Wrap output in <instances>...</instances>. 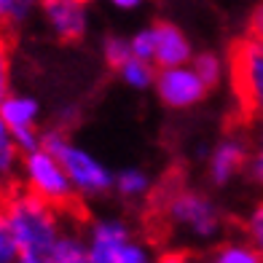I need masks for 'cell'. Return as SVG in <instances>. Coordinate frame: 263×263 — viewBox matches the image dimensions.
I'll return each mask as SVG.
<instances>
[{
  "instance_id": "obj_1",
  "label": "cell",
  "mask_w": 263,
  "mask_h": 263,
  "mask_svg": "<svg viewBox=\"0 0 263 263\" xmlns=\"http://www.w3.org/2000/svg\"><path fill=\"white\" fill-rule=\"evenodd\" d=\"M57 210L59 207L43 201L30 191H16L3 201L0 215L16 242L19 263H49V253L57 236L65 231L62 215Z\"/></svg>"
},
{
  "instance_id": "obj_2",
  "label": "cell",
  "mask_w": 263,
  "mask_h": 263,
  "mask_svg": "<svg viewBox=\"0 0 263 263\" xmlns=\"http://www.w3.org/2000/svg\"><path fill=\"white\" fill-rule=\"evenodd\" d=\"M41 145H46L59 161H62L70 183H73L76 196L102 199L113 191V170L91 148H83L81 142H76L65 129L43 132Z\"/></svg>"
},
{
  "instance_id": "obj_3",
  "label": "cell",
  "mask_w": 263,
  "mask_h": 263,
  "mask_svg": "<svg viewBox=\"0 0 263 263\" xmlns=\"http://www.w3.org/2000/svg\"><path fill=\"white\" fill-rule=\"evenodd\" d=\"M164 218L170 229L196 245H210L223 234V212L215 199L196 188L172 191L164 199Z\"/></svg>"
},
{
  "instance_id": "obj_4",
  "label": "cell",
  "mask_w": 263,
  "mask_h": 263,
  "mask_svg": "<svg viewBox=\"0 0 263 263\" xmlns=\"http://www.w3.org/2000/svg\"><path fill=\"white\" fill-rule=\"evenodd\" d=\"M89 263H151L153 250L121 218H100L86 231Z\"/></svg>"
},
{
  "instance_id": "obj_5",
  "label": "cell",
  "mask_w": 263,
  "mask_h": 263,
  "mask_svg": "<svg viewBox=\"0 0 263 263\" xmlns=\"http://www.w3.org/2000/svg\"><path fill=\"white\" fill-rule=\"evenodd\" d=\"M19 177L25 183V191L41 196L43 201H49L54 207H67L76 199L73 183H70L62 161L46 145H35L22 153Z\"/></svg>"
},
{
  "instance_id": "obj_6",
  "label": "cell",
  "mask_w": 263,
  "mask_h": 263,
  "mask_svg": "<svg viewBox=\"0 0 263 263\" xmlns=\"http://www.w3.org/2000/svg\"><path fill=\"white\" fill-rule=\"evenodd\" d=\"M129 46L135 57L148 59L156 67L185 65L194 57L191 38L172 22H153L148 27H140L135 35H129Z\"/></svg>"
},
{
  "instance_id": "obj_7",
  "label": "cell",
  "mask_w": 263,
  "mask_h": 263,
  "mask_svg": "<svg viewBox=\"0 0 263 263\" xmlns=\"http://www.w3.org/2000/svg\"><path fill=\"white\" fill-rule=\"evenodd\" d=\"M231 81L245 110L263 124V41L250 35L234 49Z\"/></svg>"
},
{
  "instance_id": "obj_8",
  "label": "cell",
  "mask_w": 263,
  "mask_h": 263,
  "mask_svg": "<svg viewBox=\"0 0 263 263\" xmlns=\"http://www.w3.org/2000/svg\"><path fill=\"white\" fill-rule=\"evenodd\" d=\"M153 89H156V97L161 100V105H166L170 110H191V107H196L210 91V86L199 78V73L194 70L191 62L172 65V67H159Z\"/></svg>"
},
{
  "instance_id": "obj_9",
  "label": "cell",
  "mask_w": 263,
  "mask_h": 263,
  "mask_svg": "<svg viewBox=\"0 0 263 263\" xmlns=\"http://www.w3.org/2000/svg\"><path fill=\"white\" fill-rule=\"evenodd\" d=\"M0 118L6 126L14 132L22 153L41 145V102L25 91L11 89L3 100H0Z\"/></svg>"
},
{
  "instance_id": "obj_10",
  "label": "cell",
  "mask_w": 263,
  "mask_h": 263,
  "mask_svg": "<svg viewBox=\"0 0 263 263\" xmlns=\"http://www.w3.org/2000/svg\"><path fill=\"white\" fill-rule=\"evenodd\" d=\"M41 16L49 32L65 43L83 41L91 27L89 0H41Z\"/></svg>"
},
{
  "instance_id": "obj_11",
  "label": "cell",
  "mask_w": 263,
  "mask_h": 263,
  "mask_svg": "<svg viewBox=\"0 0 263 263\" xmlns=\"http://www.w3.org/2000/svg\"><path fill=\"white\" fill-rule=\"evenodd\" d=\"M247 161H250V145L236 137H220L207 153V177L212 185H229L234 183L239 175L247 170Z\"/></svg>"
},
{
  "instance_id": "obj_12",
  "label": "cell",
  "mask_w": 263,
  "mask_h": 263,
  "mask_svg": "<svg viewBox=\"0 0 263 263\" xmlns=\"http://www.w3.org/2000/svg\"><path fill=\"white\" fill-rule=\"evenodd\" d=\"M151 175L140 166H124V170L113 172V191L124 201H142L151 194Z\"/></svg>"
},
{
  "instance_id": "obj_13",
  "label": "cell",
  "mask_w": 263,
  "mask_h": 263,
  "mask_svg": "<svg viewBox=\"0 0 263 263\" xmlns=\"http://www.w3.org/2000/svg\"><path fill=\"white\" fill-rule=\"evenodd\" d=\"M156 70L159 67L153 62L132 54L129 59H124V62L116 67V73H118V78H121V83L126 89H132V91H151L153 81H156Z\"/></svg>"
},
{
  "instance_id": "obj_14",
  "label": "cell",
  "mask_w": 263,
  "mask_h": 263,
  "mask_svg": "<svg viewBox=\"0 0 263 263\" xmlns=\"http://www.w3.org/2000/svg\"><path fill=\"white\" fill-rule=\"evenodd\" d=\"M19 164H22V148L14 132L0 118V188L11 185L19 177Z\"/></svg>"
},
{
  "instance_id": "obj_15",
  "label": "cell",
  "mask_w": 263,
  "mask_h": 263,
  "mask_svg": "<svg viewBox=\"0 0 263 263\" xmlns=\"http://www.w3.org/2000/svg\"><path fill=\"white\" fill-rule=\"evenodd\" d=\"M49 263H89L86 239L76 231H62L49 253Z\"/></svg>"
},
{
  "instance_id": "obj_16",
  "label": "cell",
  "mask_w": 263,
  "mask_h": 263,
  "mask_svg": "<svg viewBox=\"0 0 263 263\" xmlns=\"http://www.w3.org/2000/svg\"><path fill=\"white\" fill-rule=\"evenodd\" d=\"M212 260L215 263H263L258 250L250 245V239H229L212 250Z\"/></svg>"
},
{
  "instance_id": "obj_17",
  "label": "cell",
  "mask_w": 263,
  "mask_h": 263,
  "mask_svg": "<svg viewBox=\"0 0 263 263\" xmlns=\"http://www.w3.org/2000/svg\"><path fill=\"white\" fill-rule=\"evenodd\" d=\"M191 65L199 73V78L207 83V86H218V83L226 78V59H220V54H212V51H201L191 57Z\"/></svg>"
},
{
  "instance_id": "obj_18",
  "label": "cell",
  "mask_w": 263,
  "mask_h": 263,
  "mask_svg": "<svg viewBox=\"0 0 263 263\" xmlns=\"http://www.w3.org/2000/svg\"><path fill=\"white\" fill-rule=\"evenodd\" d=\"M41 0H0V25L3 27H22L38 11Z\"/></svg>"
},
{
  "instance_id": "obj_19",
  "label": "cell",
  "mask_w": 263,
  "mask_h": 263,
  "mask_svg": "<svg viewBox=\"0 0 263 263\" xmlns=\"http://www.w3.org/2000/svg\"><path fill=\"white\" fill-rule=\"evenodd\" d=\"M102 57H105V62L110 67H118L124 59L132 57L129 38H124V35H107L105 43H102Z\"/></svg>"
},
{
  "instance_id": "obj_20",
  "label": "cell",
  "mask_w": 263,
  "mask_h": 263,
  "mask_svg": "<svg viewBox=\"0 0 263 263\" xmlns=\"http://www.w3.org/2000/svg\"><path fill=\"white\" fill-rule=\"evenodd\" d=\"M245 234L250 239V245L258 250V255L263 260V199L258 204L247 212V220H245Z\"/></svg>"
},
{
  "instance_id": "obj_21",
  "label": "cell",
  "mask_w": 263,
  "mask_h": 263,
  "mask_svg": "<svg viewBox=\"0 0 263 263\" xmlns=\"http://www.w3.org/2000/svg\"><path fill=\"white\" fill-rule=\"evenodd\" d=\"M247 172L250 177L263 188V124H260V132L255 137V145L250 148V161H247Z\"/></svg>"
},
{
  "instance_id": "obj_22",
  "label": "cell",
  "mask_w": 263,
  "mask_h": 263,
  "mask_svg": "<svg viewBox=\"0 0 263 263\" xmlns=\"http://www.w3.org/2000/svg\"><path fill=\"white\" fill-rule=\"evenodd\" d=\"M0 263H19V253H16V242L11 236L8 226L0 215Z\"/></svg>"
},
{
  "instance_id": "obj_23",
  "label": "cell",
  "mask_w": 263,
  "mask_h": 263,
  "mask_svg": "<svg viewBox=\"0 0 263 263\" xmlns=\"http://www.w3.org/2000/svg\"><path fill=\"white\" fill-rule=\"evenodd\" d=\"M11 91V51L6 41L0 38V100Z\"/></svg>"
},
{
  "instance_id": "obj_24",
  "label": "cell",
  "mask_w": 263,
  "mask_h": 263,
  "mask_svg": "<svg viewBox=\"0 0 263 263\" xmlns=\"http://www.w3.org/2000/svg\"><path fill=\"white\" fill-rule=\"evenodd\" d=\"M247 30H250V35H253V38L263 41V0L253 8V14H250V19H247Z\"/></svg>"
},
{
  "instance_id": "obj_25",
  "label": "cell",
  "mask_w": 263,
  "mask_h": 263,
  "mask_svg": "<svg viewBox=\"0 0 263 263\" xmlns=\"http://www.w3.org/2000/svg\"><path fill=\"white\" fill-rule=\"evenodd\" d=\"M107 3H110L116 11H126L129 14V11H140L148 0H107Z\"/></svg>"
},
{
  "instance_id": "obj_26",
  "label": "cell",
  "mask_w": 263,
  "mask_h": 263,
  "mask_svg": "<svg viewBox=\"0 0 263 263\" xmlns=\"http://www.w3.org/2000/svg\"><path fill=\"white\" fill-rule=\"evenodd\" d=\"M0 207H3V201H0Z\"/></svg>"
}]
</instances>
